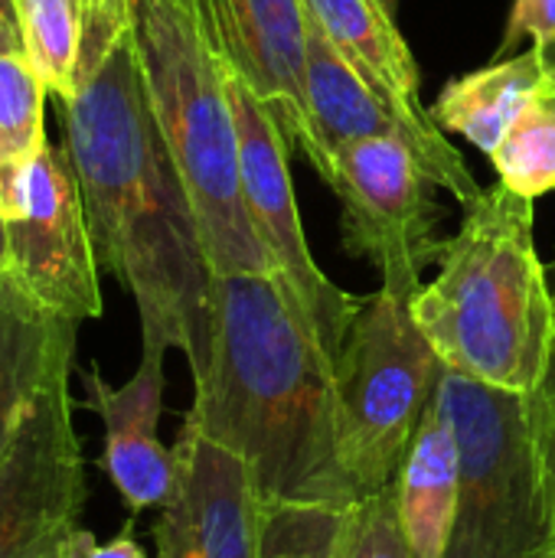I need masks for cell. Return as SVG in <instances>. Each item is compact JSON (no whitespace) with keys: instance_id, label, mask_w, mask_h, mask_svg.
<instances>
[{"instance_id":"obj_30","label":"cell","mask_w":555,"mask_h":558,"mask_svg":"<svg viewBox=\"0 0 555 558\" xmlns=\"http://www.w3.org/2000/svg\"><path fill=\"white\" fill-rule=\"evenodd\" d=\"M383 7H386L389 13H399V0H383Z\"/></svg>"},{"instance_id":"obj_14","label":"cell","mask_w":555,"mask_h":558,"mask_svg":"<svg viewBox=\"0 0 555 558\" xmlns=\"http://www.w3.org/2000/svg\"><path fill=\"white\" fill-rule=\"evenodd\" d=\"M164 356L167 350L144 347L141 363L124 386H111L98 366L82 373L85 405L105 428L98 468L108 474L131 517L160 510L177 487L173 448H164L157 438L164 412Z\"/></svg>"},{"instance_id":"obj_10","label":"cell","mask_w":555,"mask_h":558,"mask_svg":"<svg viewBox=\"0 0 555 558\" xmlns=\"http://www.w3.org/2000/svg\"><path fill=\"white\" fill-rule=\"evenodd\" d=\"M69 376L59 366L46 379L0 464V558H36L79 526L88 490Z\"/></svg>"},{"instance_id":"obj_31","label":"cell","mask_w":555,"mask_h":558,"mask_svg":"<svg viewBox=\"0 0 555 558\" xmlns=\"http://www.w3.org/2000/svg\"><path fill=\"white\" fill-rule=\"evenodd\" d=\"M536 558H555V546H550L546 553H540V556H536Z\"/></svg>"},{"instance_id":"obj_17","label":"cell","mask_w":555,"mask_h":558,"mask_svg":"<svg viewBox=\"0 0 555 558\" xmlns=\"http://www.w3.org/2000/svg\"><path fill=\"white\" fill-rule=\"evenodd\" d=\"M399 520L412 558H445L458 517L461 461L451 418L435 392L396 477Z\"/></svg>"},{"instance_id":"obj_18","label":"cell","mask_w":555,"mask_h":558,"mask_svg":"<svg viewBox=\"0 0 555 558\" xmlns=\"http://www.w3.org/2000/svg\"><path fill=\"white\" fill-rule=\"evenodd\" d=\"M307 108L317 141L327 150L330 163L343 144L366 141V137H399L415 154V141L402 124V118L324 36L314 16H311V39H307Z\"/></svg>"},{"instance_id":"obj_5","label":"cell","mask_w":555,"mask_h":558,"mask_svg":"<svg viewBox=\"0 0 555 558\" xmlns=\"http://www.w3.org/2000/svg\"><path fill=\"white\" fill-rule=\"evenodd\" d=\"M442 373L409 298L379 288L360 301L334 360L337 451L357 497L396 484Z\"/></svg>"},{"instance_id":"obj_13","label":"cell","mask_w":555,"mask_h":558,"mask_svg":"<svg viewBox=\"0 0 555 558\" xmlns=\"http://www.w3.org/2000/svg\"><path fill=\"white\" fill-rule=\"evenodd\" d=\"M177 487L154 523L157 558H258L262 497L249 464L183 425Z\"/></svg>"},{"instance_id":"obj_20","label":"cell","mask_w":555,"mask_h":558,"mask_svg":"<svg viewBox=\"0 0 555 558\" xmlns=\"http://www.w3.org/2000/svg\"><path fill=\"white\" fill-rule=\"evenodd\" d=\"M43 101L46 85L26 56L16 10H0V167L46 144Z\"/></svg>"},{"instance_id":"obj_12","label":"cell","mask_w":555,"mask_h":558,"mask_svg":"<svg viewBox=\"0 0 555 558\" xmlns=\"http://www.w3.org/2000/svg\"><path fill=\"white\" fill-rule=\"evenodd\" d=\"M307 10L324 36L402 118L425 173L442 190H448L461 203V209L471 206L484 193V186H478L464 157L432 121L429 108H422L419 69L409 43L396 26V13H389L383 0H307Z\"/></svg>"},{"instance_id":"obj_27","label":"cell","mask_w":555,"mask_h":558,"mask_svg":"<svg viewBox=\"0 0 555 558\" xmlns=\"http://www.w3.org/2000/svg\"><path fill=\"white\" fill-rule=\"evenodd\" d=\"M10 271V245H7V222L0 216V278Z\"/></svg>"},{"instance_id":"obj_28","label":"cell","mask_w":555,"mask_h":558,"mask_svg":"<svg viewBox=\"0 0 555 558\" xmlns=\"http://www.w3.org/2000/svg\"><path fill=\"white\" fill-rule=\"evenodd\" d=\"M69 533H72V530H69ZM62 539H65V536H62ZM62 539H56L52 546H46L36 558H65V553H62Z\"/></svg>"},{"instance_id":"obj_4","label":"cell","mask_w":555,"mask_h":558,"mask_svg":"<svg viewBox=\"0 0 555 558\" xmlns=\"http://www.w3.org/2000/svg\"><path fill=\"white\" fill-rule=\"evenodd\" d=\"M131 36L213 275L275 271L245 209L229 69L203 10L196 0H134Z\"/></svg>"},{"instance_id":"obj_23","label":"cell","mask_w":555,"mask_h":558,"mask_svg":"<svg viewBox=\"0 0 555 558\" xmlns=\"http://www.w3.org/2000/svg\"><path fill=\"white\" fill-rule=\"evenodd\" d=\"M347 558H412L402 520H399V487L389 484L350 507Z\"/></svg>"},{"instance_id":"obj_8","label":"cell","mask_w":555,"mask_h":558,"mask_svg":"<svg viewBox=\"0 0 555 558\" xmlns=\"http://www.w3.org/2000/svg\"><path fill=\"white\" fill-rule=\"evenodd\" d=\"M334 193L340 196V235L353 258L379 268L383 288L409 298L425 284L442 235L438 183L399 137H366L334 154Z\"/></svg>"},{"instance_id":"obj_21","label":"cell","mask_w":555,"mask_h":558,"mask_svg":"<svg viewBox=\"0 0 555 558\" xmlns=\"http://www.w3.org/2000/svg\"><path fill=\"white\" fill-rule=\"evenodd\" d=\"M497 180L520 196L555 190V75L550 72L530 95L497 150L491 154Z\"/></svg>"},{"instance_id":"obj_22","label":"cell","mask_w":555,"mask_h":558,"mask_svg":"<svg viewBox=\"0 0 555 558\" xmlns=\"http://www.w3.org/2000/svg\"><path fill=\"white\" fill-rule=\"evenodd\" d=\"M350 510L317 504H262L258 558H347Z\"/></svg>"},{"instance_id":"obj_3","label":"cell","mask_w":555,"mask_h":558,"mask_svg":"<svg viewBox=\"0 0 555 558\" xmlns=\"http://www.w3.org/2000/svg\"><path fill=\"white\" fill-rule=\"evenodd\" d=\"M533 199L500 180L464 206L409 307L438 360L478 383L530 396L555 353V294L536 252Z\"/></svg>"},{"instance_id":"obj_9","label":"cell","mask_w":555,"mask_h":558,"mask_svg":"<svg viewBox=\"0 0 555 558\" xmlns=\"http://www.w3.org/2000/svg\"><path fill=\"white\" fill-rule=\"evenodd\" d=\"M229 69V65H226ZM229 95L239 128V173L242 196L258 242L265 245L272 268L291 284L298 301L314 317L330 356L337 360L340 340L357 314V294L337 288L307 248V235L298 213L294 180L288 167V137L278 118L262 105V98L229 69Z\"/></svg>"},{"instance_id":"obj_25","label":"cell","mask_w":555,"mask_h":558,"mask_svg":"<svg viewBox=\"0 0 555 558\" xmlns=\"http://www.w3.org/2000/svg\"><path fill=\"white\" fill-rule=\"evenodd\" d=\"M533 43L540 52L555 46V0H514L504 39L494 52V59L514 56L523 43Z\"/></svg>"},{"instance_id":"obj_33","label":"cell","mask_w":555,"mask_h":558,"mask_svg":"<svg viewBox=\"0 0 555 558\" xmlns=\"http://www.w3.org/2000/svg\"><path fill=\"white\" fill-rule=\"evenodd\" d=\"M550 284H553V294H555V262H553V268H550Z\"/></svg>"},{"instance_id":"obj_24","label":"cell","mask_w":555,"mask_h":558,"mask_svg":"<svg viewBox=\"0 0 555 558\" xmlns=\"http://www.w3.org/2000/svg\"><path fill=\"white\" fill-rule=\"evenodd\" d=\"M527 412H530V432H533L543 500H546V517H550V533H553L555 546V353L546 379L540 383L536 392L527 396Z\"/></svg>"},{"instance_id":"obj_11","label":"cell","mask_w":555,"mask_h":558,"mask_svg":"<svg viewBox=\"0 0 555 558\" xmlns=\"http://www.w3.org/2000/svg\"><path fill=\"white\" fill-rule=\"evenodd\" d=\"M226 65L278 118L291 147L334 183V163L307 108V0H196Z\"/></svg>"},{"instance_id":"obj_19","label":"cell","mask_w":555,"mask_h":558,"mask_svg":"<svg viewBox=\"0 0 555 558\" xmlns=\"http://www.w3.org/2000/svg\"><path fill=\"white\" fill-rule=\"evenodd\" d=\"M546 75L550 69L543 52L530 46L451 78L438 92L429 114L442 131L468 137L484 157H491Z\"/></svg>"},{"instance_id":"obj_26","label":"cell","mask_w":555,"mask_h":558,"mask_svg":"<svg viewBox=\"0 0 555 558\" xmlns=\"http://www.w3.org/2000/svg\"><path fill=\"white\" fill-rule=\"evenodd\" d=\"M65 558H147V553L134 539V523H128L111 543H95V536L82 526L65 533L62 539Z\"/></svg>"},{"instance_id":"obj_32","label":"cell","mask_w":555,"mask_h":558,"mask_svg":"<svg viewBox=\"0 0 555 558\" xmlns=\"http://www.w3.org/2000/svg\"><path fill=\"white\" fill-rule=\"evenodd\" d=\"M0 10H13V0H0Z\"/></svg>"},{"instance_id":"obj_15","label":"cell","mask_w":555,"mask_h":558,"mask_svg":"<svg viewBox=\"0 0 555 558\" xmlns=\"http://www.w3.org/2000/svg\"><path fill=\"white\" fill-rule=\"evenodd\" d=\"M26 56L46 92L72 101L131 36L134 0H13Z\"/></svg>"},{"instance_id":"obj_2","label":"cell","mask_w":555,"mask_h":558,"mask_svg":"<svg viewBox=\"0 0 555 558\" xmlns=\"http://www.w3.org/2000/svg\"><path fill=\"white\" fill-rule=\"evenodd\" d=\"M183 425L239 454L262 504L350 510L360 497L337 451L334 356L278 271L213 281V330Z\"/></svg>"},{"instance_id":"obj_16","label":"cell","mask_w":555,"mask_h":558,"mask_svg":"<svg viewBox=\"0 0 555 558\" xmlns=\"http://www.w3.org/2000/svg\"><path fill=\"white\" fill-rule=\"evenodd\" d=\"M79 324L43 307L7 271L0 278V464L46 379L75 363Z\"/></svg>"},{"instance_id":"obj_7","label":"cell","mask_w":555,"mask_h":558,"mask_svg":"<svg viewBox=\"0 0 555 558\" xmlns=\"http://www.w3.org/2000/svg\"><path fill=\"white\" fill-rule=\"evenodd\" d=\"M0 216L16 284L75 324L101 317L98 252L65 147L46 141L0 167Z\"/></svg>"},{"instance_id":"obj_29","label":"cell","mask_w":555,"mask_h":558,"mask_svg":"<svg viewBox=\"0 0 555 558\" xmlns=\"http://www.w3.org/2000/svg\"><path fill=\"white\" fill-rule=\"evenodd\" d=\"M543 59H546V69H550V72L555 75V46H553V49H546V52H543Z\"/></svg>"},{"instance_id":"obj_6","label":"cell","mask_w":555,"mask_h":558,"mask_svg":"<svg viewBox=\"0 0 555 558\" xmlns=\"http://www.w3.org/2000/svg\"><path fill=\"white\" fill-rule=\"evenodd\" d=\"M438 399L461 461L458 517L445 558H536L553 546L527 396L445 366Z\"/></svg>"},{"instance_id":"obj_1","label":"cell","mask_w":555,"mask_h":558,"mask_svg":"<svg viewBox=\"0 0 555 558\" xmlns=\"http://www.w3.org/2000/svg\"><path fill=\"white\" fill-rule=\"evenodd\" d=\"M62 128L98 265L131 291L144 347L180 350L196 379L209 356L216 275L150 111L134 36L88 88L62 101Z\"/></svg>"}]
</instances>
